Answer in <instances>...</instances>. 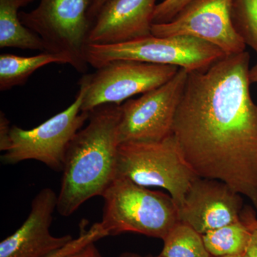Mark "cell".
<instances>
[{
    "instance_id": "30bf717a",
    "label": "cell",
    "mask_w": 257,
    "mask_h": 257,
    "mask_svg": "<svg viewBox=\"0 0 257 257\" xmlns=\"http://www.w3.org/2000/svg\"><path fill=\"white\" fill-rule=\"evenodd\" d=\"M231 0H192L167 23L153 24L159 37H195L217 47L226 55L241 53L246 45L235 30L231 18Z\"/></svg>"
},
{
    "instance_id": "5bb4252c",
    "label": "cell",
    "mask_w": 257,
    "mask_h": 257,
    "mask_svg": "<svg viewBox=\"0 0 257 257\" xmlns=\"http://www.w3.org/2000/svg\"><path fill=\"white\" fill-rule=\"evenodd\" d=\"M33 0H0V48L45 52L41 39L24 26L19 10Z\"/></svg>"
},
{
    "instance_id": "6da1fadb",
    "label": "cell",
    "mask_w": 257,
    "mask_h": 257,
    "mask_svg": "<svg viewBox=\"0 0 257 257\" xmlns=\"http://www.w3.org/2000/svg\"><path fill=\"white\" fill-rule=\"evenodd\" d=\"M248 52L189 72L172 135L197 177L221 181L257 209V104Z\"/></svg>"
},
{
    "instance_id": "83f0119b",
    "label": "cell",
    "mask_w": 257,
    "mask_h": 257,
    "mask_svg": "<svg viewBox=\"0 0 257 257\" xmlns=\"http://www.w3.org/2000/svg\"><path fill=\"white\" fill-rule=\"evenodd\" d=\"M147 257H163V256H161V255H160V256H147Z\"/></svg>"
},
{
    "instance_id": "3957f363",
    "label": "cell",
    "mask_w": 257,
    "mask_h": 257,
    "mask_svg": "<svg viewBox=\"0 0 257 257\" xmlns=\"http://www.w3.org/2000/svg\"><path fill=\"white\" fill-rule=\"evenodd\" d=\"M102 197L101 224L109 236L134 232L163 240L179 221L177 205L170 195L124 177H116Z\"/></svg>"
},
{
    "instance_id": "4fadbf2b",
    "label": "cell",
    "mask_w": 257,
    "mask_h": 257,
    "mask_svg": "<svg viewBox=\"0 0 257 257\" xmlns=\"http://www.w3.org/2000/svg\"><path fill=\"white\" fill-rule=\"evenodd\" d=\"M157 0H108L96 15L89 44L121 43L152 35Z\"/></svg>"
},
{
    "instance_id": "9a60e30c",
    "label": "cell",
    "mask_w": 257,
    "mask_h": 257,
    "mask_svg": "<svg viewBox=\"0 0 257 257\" xmlns=\"http://www.w3.org/2000/svg\"><path fill=\"white\" fill-rule=\"evenodd\" d=\"M50 64H67L62 56L42 52L31 57L2 54L0 55V91L5 92L25 84L37 70Z\"/></svg>"
},
{
    "instance_id": "52a82bcc",
    "label": "cell",
    "mask_w": 257,
    "mask_h": 257,
    "mask_svg": "<svg viewBox=\"0 0 257 257\" xmlns=\"http://www.w3.org/2000/svg\"><path fill=\"white\" fill-rule=\"evenodd\" d=\"M79 84V92L74 102L64 111L32 130L12 126L11 145L1 156L4 165H16L33 160L56 172L63 171L69 143L89 117V113L82 111L87 87L84 76Z\"/></svg>"
},
{
    "instance_id": "5b68a950",
    "label": "cell",
    "mask_w": 257,
    "mask_h": 257,
    "mask_svg": "<svg viewBox=\"0 0 257 257\" xmlns=\"http://www.w3.org/2000/svg\"><path fill=\"white\" fill-rule=\"evenodd\" d=\"M226 56L217 47L195 37L152 35L121 43L89 44L86 59L96 69L117 60L175 66L188 72L207 68Z\"/></svg>"
},
{
    "instance_id": "9c48e42d",
    "label": "cell",
    "mask_w": 257,
    "mask_h": 257,
    "mask_svg": "<svg viewBox=\"0 0 257 257\" xmlns=\"http://www.w3.org/2000/svg\"><path fill=\"white\" fill-rule=\"evenodd\" d=\"M179 67L133 60L106 64L95 72L84 74L85 94L82 111L89 113L99 106L117 104L138 94H143L170 81Z\"/></svg>"
},
{
    "instance_id": "ba28073f",
    "label": "cell",
    "mask_w": 257,
    "mask_h": 257,
    "mask_svg": "<svg viewBox=\"0 0 257 257\" xmlns=\"http://www.w3.org/2000/svg\"><path fill=\"white\" fill-rule=\"evenodd\" d=\"M189 72L179 68L168 82L121 104L120 144L161 141L172 135L174 119Z\"/></svg>"
},
{
    "instance_id": "8992f818",
    "label": "cell",
    "mask_w": 257,
    "mask_h": 257,
    "mask_svg": "<svg viewBox=\"0 0 257 257\" xmlns=\"http://www.w3.org/2000/svg\"><path fill=\"white\" fill-rule=\"evenodd\" d=\"M116 177L143 187L166 189L178 208L197 176L184 160L171 135L161 141L120 144Z\"/></svg>"
},
{
    "instance_id": "cb8c5ba5",
    "label": "cell",
    "mask_w": 257,
    "mask_h": 257,
    "mask_svg": "<svg viewBox=\"0 0 257 257\" xmlns=\"http://www.w3.org/2000/svg\"><path fill=\"white\" fill-rule=\"evenodd\" d=\"M106 1H108V0H95V1H94V6H93L92 8V15L94 20H95L98 12H99V10H100L101 7L104 5V3H105Z\"/></svg>"
},
{
    "instance_id": "ac0fdd59",
    "label": "cell",
    "mask_w": 257,
    "mask_h": 257,
    "mask_svg": "<svg viewBox=\"0 0 257 257\" xmlns=\"http://www.w3.org/2000/svg\"><path fill=\"white\" fill-rule=\"evenodd\" d=\"M231 18L245 45L257 54V0H231Z\"/></svg>"
},
{
    "instance_id": "277c9868",
    "label": "cell",
    "mask_w": 257,
    "mask_h": 257,
    "mask_svg": "<svg viewBox=\"0 0 257 257\" xmlns=\"http://www.w3.org/2000/svg\"><path fill=\"white\" fill-rule=\"evenodd\" d=\"M95 0H40L35 9L20 13L24 26L41 39L45 52L62 56L86 74V50L94 25Z\"/></svg>"
},
{
    "instance_id": "7402d4cb",
    "label": "cell",
    "mask_w": 257,
    "mask_h": 257,
    "mask_svg": "<svg viewBox=\"0 0 257 257\" xmlns=\"http://www.w3.org/2000/svg\"><path fill=\"white\" fill-rule=\"evenodd\" d=\"M10 122L4 113L0 114V151L6 152L11 145Z\"/></svg>"
},
{
    "instance_id": "7a4b0ae2",
    "label": "cell",
    "mask_w": 257,
    "mask_h": 257,
    "mask_svg": "<svg viewBox=\"0 0 257 257\" xmlns=\"http://www.w3.org/2000/svg\"><path fill=\"white\" fill-rule=\"evenodd\" d=\"M120 118L121 105L96 108L69 143L57 202L60 215L67 217L92 198L102 197L116 178Z\"/></svg>"
},
{
    "instance_id": "d6986e66",
    "label": "cell",
    "mask_w": 257,
    "mask_h": 257,
    "mask_svg": "<svg viewBox=\"0 0 257 257\" xmlns=\"http://www.w3.org/2000/svg\"><path fill=\"white\" fill-rule=\"evenodd\" d=\"M81 224H82V227H81L80 234L78 237L72 240L63 247L51 253L47 257H67L79 251L89 243H95L98 240L109 236V234L103 227L101 222L95 223L88 230L85 229L84 221H83Z\"/></svg>"
},
{
    "instance_id": "d4e9b609",
    "label": "cell",
    "mask_w": 257,
    "mask_h": 257,
    "mask_svg": "<svg viewBox=\"0 0 257 257\" xmlns=\"http://www.w3.org/2000/svg\"><path fill=\"white\" fill-rule=\"evenodd\" d=\"M249 79L251 84L257 83V63L252 67V68L250 69Z\"/></svg>"
},
{
    "instance_id": "2e32d148",
    "label": "cell",
    "mask_w": 257,
    "mask_h": 257,
    "mask_svg": "<svg viewBox=\"0 0 257 257\" xmlns=\"http://www.w3.org/2000/svg\"><path fill=\"white\" fill-rule=\"evenodd\" d=\"M251 228L241 213V220L202 234L211 256H243L251 239Z\"/></svg>"
},
{
    "instance_id": "603a6c76",
    "label": "cell",
    "mask_w": 257,
    "mask_h": 257,
    "mask_svg": "<svg viewBox=\"0 0 257 257\" xmlns=\"http://www.w3.org/2000/svg\"><path fill=\"white\" fill-rule=\"evenodd\" d=\"M67 257H103L98 251L94 243H91Z\"/></svg>"
},
{
    "instance_id": "ffe728a7",
    "label": "cell",
    "mask_w": 257,
    "mask_h": 257,
    "mask_svg": "<svg viewBox=\"0 0 257 257\" xmlns=\"http://www.w3.org/2000/svg\"><path fill=\"white\" fill-rule=\"evenodd\" d=\"M192 0H163L155 8L153 24L169 23Z\"/></svg>"
},
{
    "instance_id": "4316f807",
    "label": "cell",
    "mask_w": 257,
    "mask_h": 257,
    "mask_svg": "<svg viewBox=\"0 0 257 257\" xmlns=\"http://www.w3.org/2000/svg\"><path fill=\"white\" fill-rule=\"evenodd\" d=\"M219 257H243V256H219Z\"/></svg>"
},
{
    "instance_id": "44dd1931",
    "label": "cell",
    "mask_w": 257,
    "mask_h": 257,
    "mask_svg": "<svg viewBox=\"0 0 257 257\" xmlns=\"http://www.w3.org/2000/svg\"><path fill=\"white\" fill-rule=\"evenodd\" d=\"M242 215L251 228V239L243 257H257V218L251 208L242 211Z\"/></svg>"
},
{
    "instance_id": "7c38bea8",
    "label": "cell",
    "mask_w": 257,
    "mask_h": 257,
    "mask_svg": "<svg viewBox=\"0 0 257 257\" xmlns=\"http://www.w3.org/2000/svg\"><path fill=\"white\" fill-rule=\"evenodd\" d=\"M58 194L42 189L32 202L31 211L23 225L0 243V257H47L74 239L70 234L50 232Z\"/></svg>"
},
{
    "instance_id": "e0dca14e",
    "label": "cell",
    "mask_w": 257,
    "mask_h": 257,
    "mask_svg": "<svg viewBox=\"0 0 257 257\" xmlns=\"http://www.w3.org/2000/svg\"><path fill=\"white\" fill-rule=\"evenodd\" d=\"M160 255L163 257H211L202 235L185 223L179 221L163 239Z\"/></svg>"
},
{
    "instance_id": "8fae6325",
    "label": "cell",
    "mask_w": 257,
    "mask_h": 257,
    "mask_svg": "<svg viewBox=\"0 0 257 257\" xmlns=\"http://www.w3.org/2000/svg\"><path fill=\"white\" fill-rule=\"evenodd\" d=\"M242 206L241 195L224 182L197 177L177 208L178 219L202 235L241 220Z\"/></svg>"
},
{
    "instance_id": "484cf974",
    "label": "cell",
    "mask_w": 257,
    "mask_h": 257,
    "mask_svg": "<svg viewBox=\"0 0 257 257\" xmlns=\"http://www.w3.org/2000/svg\"><path fill=\"white\" fill-rule=\"evenodd\" d=\"M119 257H143L139 256V255L136 254V253H124L120 255Z\"/></svg>"
}]
</instances>
